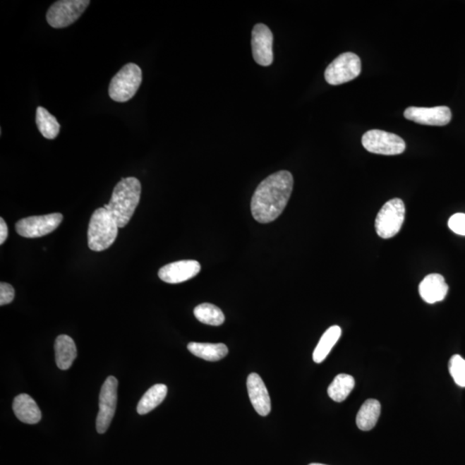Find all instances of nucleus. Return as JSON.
<instances>
[{
  "instance_id": "obj_27",
  "label": "nucleus",
  "mask_w": 465,
  "mask_h": 465,
  "mask_svg": "<svg viewBox=\"0 0 465 465\" xmlns=\"http://www.w3.org/2000/svg\"><path fill=\"white\" fill-rule=\"evenodd\" d=\"M15 298V291L11 284L1 282L0 284V306H4L13 302Z\"/></svg>"
},
{
  "instance_id": "obj_25",
  "label": "nucleus",
  "mask_w": 465,
  "mask_h": 465,
  "mask_svg": "<svg viewBox=\"0 0 465 465\" xmlns=\"http://www.w3.org/2000/svg\"><path fill=\"white\" fill-rule=\"evenodd\" d=\"M449 370L453 380L460 387H465V361L459 355H453L449 361Z\"/></svg>"
},
{
  "instance_id": "obj_19",
  "label": "nucleus",
  "mask_w": 465,
  "mask_h": 465,
  "mask_svg": "<svg viewBox=\"0 0 465 465\" xmlns=\"http://www.w3.org/2000/svg\"><path fill=\"white\" fill-rule=\"evenodd\" d=\"M381 413V404L378 400L368 399L361 406L356 417L358 428L370 431L376 425Z\"/></svg>"
},
{
  "instance_id": "obj_21",
  "label": "nucleus",
  "mask_w": 465,
  "mask_h": 465,
  "mask_svg": "<svg viewBox=\"0 0 465 465\" xmlns=\"http://www.w3.org/2000/svg\"><path fill=\"white\" fill-rule=\"evenodd\" d=\"M167 394V387L165 385L159 384L152 386L139 401L138 413L143 416L157 408L165 400Z\"/></svg>"
},
{
  "instance_id": "obj_11",
  "label": "nucleus",
  "mask_w": 465,
  "mask_h": 465,
  "mask_svg": "<svg viewBox=\"0 0 465 465\" xmlns=\"http://www.w3.org/2000/svg\"><path fill=\"white\" fill-rule=\"evenodd\" d=\"M253 56L256 64L262 66H271L273 62V35L267 25L258 23L252 31Z\"/></svg>"
},
{
  "instance_id": "obj_12",
  "label": "nucleus",
  "mask_w": 465,
  "mask_h": 465,
  "mask_svg": "<svg viewBox=\"0 0 465 465\" xmlns=\"http://www.w3.org/2000/svg\"><path fill=\"white\" fill-rule=\"evenodd\" d=\"M404 116L406 119L420 124L445 126L451 122L452 111L447 107H409L404 111Z\"/></svg>"
},
{
  "instance_id": "obj_23",
  "label": "nucleus",
  "mask_w": 465,
  "mask_h": 465,
  "mask_svg": "<svg viewBox=\"0 0 465 465\" xmlns=\"http://www.w3.org/2000/svg\"><path fill=\"white\" fill-rule=\"evenodd\" d=\"M36 123L39 131L44 138L53 140L57 138L60 133L61 126L57 119L44 107L37 109Z\"/></svg>"
},
{
  "instance_id": "obj_2",
  "label": "nucleus",
  "mask_w": 465,
  "mask_h": 465,
  "mask_svg": "<svg viewBox=\"0 0 465 465\" xmlns=\"http://www.w3.org/2000/svg\"><path fill=\"white\" fill-rule=\"evenodd\" d=\"M142 185L135 177L123 179L113 190L111 200L104 205L119 228H123L130 222L136 207L138 206Z\"/></svg>"
},
{
  "instance_id": "obj_10",
  "label": "nucleus",
  "mask_w": 465,
  "mask_h": 465,
  "mask_svg": "<svg viewBox=\"0 0 465 465\" xmlns=\"http://www.w3.org/2000/svg\"><path fill=\"white\" fill-rule=\"evenodd\" d=\"M64 220L60 213L30 217L21 219L16 224L19 236L25 238H39L47 236L56 230Z\"/></svg>"
},
{
  "instance_id": "obj_5",
  "label": "nucleus",
  "mask_w": 465,
  "mask_h": 465,
  "mask_svg": "<svg viewBox=\"0 0 465 465\" xmlns=\"http://www.w3.org/2000/svg\"><path fill=\"white\" fill-rule=\"evenodd\" d=\"M405 205L400 198H394L386 203L379 211L375 228L382 239H389L399 233L405 220Z\"/></svg>"
},
{
  "instance_id": "obj_24",
  "label": "nucleus",
  "mask_w": 465,
  "mask_h": 465,
  "mask_svg": "<svg viewBox=\"0 0 465 465\" xmlns=\"http://www.w3.org/2000/svg\"><path fill=\"white\" fill-rule=\"evenodd\" d=\"M194 315L199 322L210 326H220L225 320L221 308L211 303H202L195 308Z\"/></svg>"
},
{
  "instance_id": "obj_28",
  "label": "nucleus",
  "mask_w": 465,
  "mask_h": 465,
  "mask_svg": "<svg viewBox=\"0 0 465 465\" xmlns=\"http://www.w3.org/2000/svg\"><path fill=\"white\" fill-rule=\"evenodd\" d=\"M8 237V228L4 219H0V244L3 245Z\"/></svg>"
},
{
  "instance_id": "obj_26",
  "label": "nucleus",
  "mask_w": 465,
  "mask_h": 465,
  "mask_svg": "<svg viewBox=\"0 0 465 465\" xmlns=\"http://www.w3.org/2000/svg\"><path fill=\"white\" fill-rule=\"evenodd\" d=\"M449 228L452 231L459 236H465V214L458 213L453 215L448 222Z\"/></svg>"
},
{
  "instance_id": "obj_15",
  "label": "nucleus",
  "mask_w": 465,
  "mask_h": 465,
  "mask_svg": "<svg viewBox=\"0 0 465 465\" xmlns=\"http://www.w3.org/2000/svg\"><path fill=\"white\" fill-rule=\"evenodd\" d=\"M449 287L443 276L433 273L425 277L419 285L421 298L425 303L433 304L441 302L445 298Z\"/></svg>"
},
{
  "instance_id": "obj_18",
  "label": "nucleus",
  "mask_w": 465,
  "mask_h": 465,
  "mask_svg": "<svg viewBox=\"0 0 465 465\" xmlns=\"http://www.w3.org/2000/svg\"><path fill=\"white\" fill-rule=\"evenodd\" d=\"M187 349L191 354L207 361H218L225 358L229 354L228 347L224 344L191 342Z\"/></svg>"
},
{
  "instance_id": "obj_22",
  "label": "nucleus",
  "mask_w": 465,
  "mask_h": 465,
  "mask_svg": "<svg viewBox=\"0 0 465 465\" xmlns=\"http://www.w3.org/2000/svg\"><path fill=\"white\" fill-rule=\"evenodd\" d=\"M355 386L354 378L350 375L339 374L328 387L327 394L332 400L337 402L345 401Z\"/></svg>"
},
{
  "instance_id": "obj_7",
  "label": "nucleus",
  "mask_w": 465,
  "mask_h": 465,
  "mask_svg": "<svg viewBox=\"0 0 465 465\" xmlns=\"http://www.w3.org/2000/svg\"><path fill=\"white\" fill-rule=\"evenodd\" d=\"M361 73V61L356 54H342L328 65L325 79L328 84L339 85L356 79Z\"/></svg>"
},
{
  "instance_id": "obj_1",
  "label": "nucleus",
  "mask_w": 465,
  "mask_h": 465,
  "mask_svg": "<svg viewBox=\"0 0 465 465\" xmlns=\"http://www.w3.org/2000/svg\"><path fill=\"white\" fill-rule=\"evenodd\" d=\"M294 185L288 171H279L264 179L253 195L251 211L260 224L275 221L286 207Z\"/></svg>"
},
{
  "instance_id": "obj_4",
  "label": "nucleus",
  "mask_w": 465,
  "mask_h": 465,
  "mask_svg": "<svg viewBox=\"0 0 465 465\" xmlns=\"http://www.w3.org/2000/svg\"><path fill=\"white\" fill-rule=\"evenodd\" d=\"M143 82V72L135 64L125 65L112 78L109 87V95L116 102L124 103L136 95Z\"/></svg>"
},
{
  "instance_id": "obj_29",
  "label": "nucleus",
  "mask_w": 465,
  "mask_h": 465,
  "mask_svg": "<svg viewBox=\"0 0 465 465\" xmlns=\"http://www.w3.org/2000/svg\"><path fill=\"white\" fill-rule=\"evenodd\" d=\"M310 465H326V464H310Z\"/></svg>"
},
{
  "instance_id": "obj_17",
  "label": "nucleus",
  "mask_w": 465,
  "mask_h": 465,
  "mask_svg": "<svg viewBox=\"0 0 465 465\" xmlns=\"http://www.w3.org/2000/svg\"><path fill=\"white\" fill-rule=\"evenodd\" d=\"M54 353L58 368L68 370L77 357L76 343L68 335H59L54 342Z\"/></svg>"
},
{
  "instance_id": "obj_8",
  "label": "nucleus",
  "mask_w": 465,
  "mask_h": 465,
  "mask_svg": "<svg viewBox=\"0 0 465 465\" xmlns=\"http://www.w3.org/2000/svg\"><path fill=\"white\" fill-rule=\"evenodd\" d=\"M363 147L370 153L397 155L406 150L404 140L392 133L378 130L367 131L362 138Z\"/></svg>"
},
{
  "instance_id": "obj_6",
  "label": "nucleus",
  "mask_w": 465,
  "mask_h": 465,
  "mask_svg": "<svg viewBox=\"0 0 465 465\" xmlns=\"http://www.w3.org/2000/svg\"><path fill=\"white\" fill-rule=\"evenodd\" d=\"M90 3L89 0H60L49 7L47 22L53 28H66L80 18Z\"/></svg>"
},
{
  "instance_id": "obj_16",
  "label": "nucleus",
  "mask_w": 465,
  "mask_h": 465,
  "mask_svg": "<svg viewBox=\"0 0 465 465\" xmlns=\"http://www.w3.org/2000/svg\"><path fill=\"white\" fill-rule=\"evenodd\" d=\"M13 409L18 419L25 424H37L42 419V413L37 402L27 394L15 397Z\"/></svg>"
},
{
  "instance_id": "obj_13",
  "label": "nucleus",
  "mask_w": 465,
  "mask_h": 465,
  "mask_svg": "<svg viewBox=\"0 0 465 465\" xmlns=\"http://www.w3.org/2000/svg\"><path fill=\"white\" fill-rule=\"evenodd\" d=\"M201 265L196 260H181L159 269L160 279L168 284H179L193 279L200 272Z\"/></svg>"
},
{
  "instance_id": "obj_14",
  "label": "nucleus",
  "mask_w": 465,
  "mask_h": 465,
  "mask_svg": "<svg viewBox=\"0 0 465 465\" xmlns=\"http://www.w3.org/2000/svg\"><path fill=\"white\" fill-rule=\"evenodd\" d=\"M250 401L261 416H267L271 412L272 405L267 387L257 373L250 374L247 381Z\"/></svg>"
},
{
  "instance_id": "obj_3",
  "label": "nucleus",
  "mask_w": 465,
  "mask_h": 465,
  "mask_svg": "<svg viewBox=\"0 0 465 465\" xmlns=\"http://www.w3.org/2000/svg\"><path fill=\"white\" fill-rule=\"evenodd\" d=\"M119 227L109 211L97 209L92 214L89 222L88 247L95 252H102L114 243Z\"/></svg>"
},
{
  "instance_id": "obj_9",
  "label": "nucleus",
  "mask_w": 465,
  "mask_h": 465,
  "mask_svg": "<svg viewBox=\"0 0 465 465\" xmlns=\"http://www.w3.org/2000/svg\"><path fill=\"white\" fill-rule=\"evenodd\" d=\"M119 382L114 377H109L104 382L99 394V412L96 421L97 431L104 433L115 416Z\"/></svg>"
},
{
  "instance_id": "obj_20",
  "label": "nucleus",
  "mask_w": 465,
  "mask_h": 465,
  "mask_svg": "<svg viewBox=\"0 0 465 465\" xmlns=\"http://www.w3.org/2000/svg\"><path fill=\"white\" fill-rule=\"evenodd\" d=\"M342 328L339 326H333L323 334L320 338L318 345L316 346L313 354V361L316 363H320L325 361L327 355L330 354L332 349L341 338Z\"/></svg>"
}]
</instances>
